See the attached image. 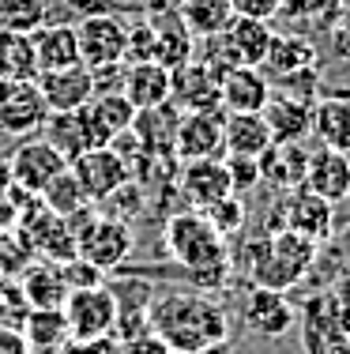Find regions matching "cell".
Masks as SVG:
<instances>
[{"mask_svg":"<svg viewBox=\"0 0 350 354\" xmlns=\"http://www.w3.org/2000/svg\"><path fill=\"white\" fill-rule=\"evenodd\" d=\"M68 166H72V174H76V181L83 189V196H87L90 204H106V200H110L124 181H132L128 158H124L113 143L83 151V155L72 158Z\"/></svg>","mask_w":350,"mask_h":354,"instance_id":"7","label":"cell"},{"mask_svg":"<svg viewBox=\"0 0 350 354\" xmlns=\"http://www.w3.org/2000/svg\"><path fill=\"white\" fill-rule=\"evenodd\" d=\"M0 354H30L19 328H0Z\"/></svg>","mask_w":350,"mask_h":354,"instance_id":"50","label":"cell"},{"mask_svg":"<svg viewBox=\"0 0 350 354\" xmlns=\"http://www.w3.org/2000/svg\"><path fill=\"white\" fill-rule=\"evenodd\" d=\"M226 170H230V181H233V192H253L260 185V162L256 158H245V155H226Z\"/></svg>","mask_w":350,"mask_h":354,"instance_id":"45","label":"cell"},{"mask_svg":"<svg viewBox=\"0 0 350 354\" xmlns=\"http://www.w3.org/2000/svg\"><path fill=\"white\" fill-rule=\"evenodd\" d=\"M177 121H181V106L173 102H162V106H151V109H136V121H132V140L139 143L144 155H173V132H177Z\"/></svg>","mask_w":350,"mask_h":354,"instance_id":"23","label":"cell"},{"mask_svg":"<svg viewBox=\"0 0 350 354\" xmlns=\"http://www.w3.org/2000/svg\"><path fill=\"white\" fill-rule=\"evenodd\" d=\"M41 204L49 207V212H57V215H72V212H79L83 204H90L87 196H83V189H79V181H76V174H72V166L68 170H61L53 177V181L41 189Z\"/></svg>","mask_w":350,"mask_h":354,"instance_id":"37","label":"cell"},{"mask_svg":"<svg viewBox=\"0 0 350 354\" xmlns=\"http://www.w3.org/2000/svg\"><path fill=\"white\" fill-rule=\"evenodd\" d=\"M38 75V57L30 35L0 30V80H35Z\"/></svg>","mask_w":350,"mask_h":354,"instance_id":"33","label":"cell"},{"mask_svg":"<svg viewBox=\"0 0 350 354\" xmlns=\"http://www.w3.org/2000/svg\"><path fill=\"white\" fill-rule=\"evenodd\" d=\"M316 257H320V245L302 234H294L290 226H279V230H268L260 238H253L245 245V279L249 286H268V290H290L302 279H309Z\"/></svg>","mask_w":350,"mask_h":354,"instance_id":"3","label":"cell"},{"mask_svg":"<svg viewBox=\"0 0 350 354\" xmlns=\"http://www.w3.org/2000/svg\"><path fill=\"white\" fill-rule=\"evenodd\" d=\"M61 272H64L68 290H87V286H102V283H106V272H102V268H95L90 260H83V257L64 260Z\"/></svg>","mask_w":350,"mask_h":354,"instance_id":"41","label":"cell"},{"mask_svg":"<svg viewBox=\"0 0 350 354\" xmlns=\"http://www.w3.org/2000/svg\"><path fill=\"white\" fill-rule=\"evenodd\" d=\"M241 324L260 339H279L298 324V306L286 298V290L249 286L245 301H241Z\"/></svg>","mask_w":350,"mask_h":354,"instance_id":"11","label":"cell"},{"mask_svg":"<svg viewBox=\"0 0 350 354\" xmlns=\"http://www.w3.org/2000/svg\"><path fill=\"white\" fill-rule=\"evenodd\" d=\"M8 170H12V185L27 189L30 196H41V189L57 174L68 170V158L46 136H27V140L15 143V151H8Z\"/></svg>","mask_w":350,"mask_h":354,"instance_id":"9","label":"cell"},{"mask_svg":"<svg viewBox=\"0 0 350 354\" xmlns=\"http://www.w3.org/2000/svg\"><path fill=\"white\" fill-rule=\"evenodd\" d=\"M64 354H124V343L117 335H102V339H90V343H68Z\"/></svg>","mask_w":350,"mask_h":354,"instance_id":"48","label":"cell"},{"mask_svg":"<svg viewBox=\"0 0 350 354\" xmlns=\"http://www.w3.org/2000/svg\"><path fill=\"white\" fill-rule=\"evenodd\" d=\"M35 57H38V72H53V68H68L79 64V38H76V23H46L35 35Z\"/></svg>","mask_w":350,"mask_h":354,"instance_id":"29","label":"cell"},{"mask_svg":"<svg viewBox=\"0 0 350 354\" xmlns=\"http://www.w3.org/2000/svg\"><path fill=\"white\" fill-rule=\"evenodd\" d=\"M222 109H181L177 132H173V155L181 162L222 155Z\"/></svg>","mask_w":350,"mask_h":354,"instance_id":"13","label":"cell"},{"mask_svg":"<svg viewBox=\"0 0 350 354\" xmlns=\"http://www.w3.org/2000/svg\"><path fill=\"white\" fill-rule=\"evenodd\" d=\"M30 317V301L23 294L19 279H0V328H23V320Z\"/></svg>","mask_w":350,"mask_h":354,"instance_id":"39","label":"cell"},{"mask_svg":"<svg viewBox=\"0 0 350 354\" xmlns=\"http://www.w3.org/2000/svg\"><path fill=\"white\" fill-rule=\"evenodd\" d=\"M309 155L305 143H271L256 162H260V185H271L279 192H294L305 185L309 174Z\"/></svg>","mask_w":350,"mask_h":354,"instance_id":"21","label":"cell"},{"mask_svg":"<svg viewBox=\"0 0 350 354\" xmlns=\"http://www.w3.org/2000/svg\"><path fill=\"white\" fill-rule=\"evenodd\" d=\"M117 290L113 286H87V290H72L64 301V317L72 328V343H90L113 332L117 324Z\"/></svg>","mask_w":350,"mask_h":354,"instance_id":"6","label":"cell"},{"mask_svg":"<svg viewBox=\"0 0 350 354\" xmlns=\"http://www.w3.org/2000/svg\"><path fill=\"white\" fill-rule=\"evenodd\" d=\"M279 12H282V0H233V15H245V19L271 23Z\"/></svg>","mask_w":350,"mask_h":354,"instance_id":"46","label":"cell"},{"mask_svg":"<svg viewBox=\"0 0 350 354\" xmlns=\"http://www.w3.org/2000/svg\"><path fill=\"white\" fill-rule=\"evenodd\" d=\"M271 98V80L264 68H226L219 80V106L222 113H260Z\"/></svg>","mask_w":350,"mask_h":354,"instance_id":"19","label":"cell"},{"mask_svg":"<svg viewBox=\"0 0 350 354\" xmlns=\"http://www.w3.org/2000/svg\"><path fill=\"white\" fill-rule=\"evenodd\" d=\"M320 64V49L316 41L305 35V30H271V46H268V57H264V75L275 83H286L302 72H313Z\"/></svg>","mask_w":350,"mask_h":354,"instance_id":"14","label":"cell"},{"mask_svg":"<svg viewBox=\"0 0 350 354\" xmlns=\"http://www.w3.org/2000/svg\"><path fill=\"white\" fill-rule=\"evenodd\" d=\"M347 8V0H282V12L286 19L302 23V27L316 30V35H324V30L336 23V15Z\"/></svg>","mask_w":350,"mask_h":354,"instance_id":"35","label":"cell"},{"mask_svg":"<svg viewBox=\"0 0 350 354\" xmlns=\"http://www.w3.org/2000/svg\"><path fill=\"white\" fill-rule=\"evenodd\" d=\"M177 189L188 204L196 207H211L215 200H226L233 192V181H230V170H226V158L215 155V158H193V162L181 166L177 174Z\"/></svg>","mask_w":350,"mask_h":354,"instance_id":"17","label":"cell"},{"mask_svg":"<svg viewBox=\"0 0 350 354\" xmlns=\"http://www.w3.org/2000/svg\"><path fill=\"white\" fill-rule=\"evenodd\" d=\"M200 212H204V218L222 234V238L237 234L241 226H245V218H249V207H245V200H241L237 192H230L226 200H215L211 207H200Z\"/></svg>","mask_w":350,"mask_h":354,"instance_id":"38","label":"cell"},{"mask_svg":"<svg viewBox=\"0 0 350 354\" xmlns=\"http://www.w3.org/2000/svg\"><path fill=\"white\" fill-rule=\"evenodd\" d=\"M144 4H147V12H177V8H181V0H144Z\"/></svg>","mask_w":350,"mask_h":354,"instance_id":"53","label":"cell"},{"mask_svg":"<svg viewBox=\"0 0 350 354\" xmlns=\"http://www.w3.org/2000/svg\"><path fill=\"white\" fill-rule=\"evenodd\" d=\"M260 113L268 121L275 143H305L309 140L313 102H302V98H290V95H275V87H271V98Z\"/></svg>","mask_w":350,"mask_h":354,"instance_id":"27","label":"cell"},{"mask_svg":"<svg viewBox=\"0 0 350 354\" xmlns=\"http://www.w3.org/2000/svg\"><path fill=\"white\" fill-rule=\"evenodd\" d=\"M72 8H79V15H98L110 8V0H68Z\"/></svg>","mask_w":350,"mask_h":354,"instance_id":"52","label":"cell"},{"mask_svg":"<svg viewBox=\"0 0 350 354\" xmlns=\"http://www.w3.org/2000/svg\"><path fill=\"white\" fill-rule=\"evenodd\" d=\"M15 279H19L23 294H27L30 309H64V301H68V294H72L68 283H64L61 264H57V260H46V257H35Z\"/></svg>","mask_w":350,"mask_h":354,"instance_id":"24","label":"cell"},{"mask_svg":"<svg viewBox=\"0 0 350 354\" xmlns=\"http://www.w3.org/2000/svg\"><path fill=\"white\" fill-rule=\"evenodd\" d=\"M302 354H350V309L331 290L302 306Z\"/></svg>","mask_w":350,"mask_h":354,"instance_id":"5","label":"cell"},{"mask_svg":"<svg viewBox=\"0 0 350 354\" xmlns=\"http://www.w3.org/2000/svg\"><path fill=\"white\" fill-rule=\"evenodd\" d=\"M98 207H106V215H117V218H124V223H128V215L144 207V189H139L136 177H132V181H124L121 189H117L106 204H98Z\"/></svg>","mask_w":350,"mask_h":354,"instance_id":"43","label":"cell"},{"mask_svg":"<svg viewBox=\"0 0 350 354\" xmlns=\"http://www.w3.org/2000/svg\"><path fill=\"white\" fill-rule=\"evenodd\" d=\"M173 95V72L162 68L158 61H144V64H128L124 75V98L136 109H151L170 102Z\"/></svg>","mask_w":350,"mask_h":354,"instance_id":"30","label":"cell"},{"mask_svg":"<svg viewBox=\"0 0 350 354\" xmlns=\"http://www.w3.org/2000/svg\"><path fill=\"white\" fill-rule=\"evenodd\" d=\"M268 46H271V27L260 19H245V15H233L230 27L215 38H204V53L200 61L215 64V68H260L264 57H268Z\"/></svg>","mask_w":350,"mask_h":354,"instance_id":"4","label":"cell"},{"mask_svg":"<svg viewBox=\"0 0 350 354\" xmlns=\"http://www.w3.org/2000/svg\"><path fill=\"white\" fill-rule=\"evenodd\" d=\"M331 298H336L343 309H350V260H343V264H339L336 279H331Z\"/></svg>","mask_w":350,"mask_h":354,"instance_id":"49","label":"cell"},{"mask_svg":"<svg viewBox=\"0 0 350 354\" xmlns=\"http://www.w3.org/2000/svg\"><path fill=\"white\" fill-rule=\"evenodd\" d=\"M49 0H0V30H15V35H35L46 27Z\"/></svg>","mask_w":350,"mask_h":354,"instance_id":"36","label":"cell"},{"mask_svg":"<svg viewBox=\"0 0 350 354\" xmlns=\"http://www.w3.org/2000/svg\"><path fill=\"white\" fill-rule=\"evenodd\" d=\"M155 61V27L151 23H132L124 30V64Z\"/></svg>","mask_w":350,"mask_h":354,"instance_id":"40","label":"cell"},{"mask_svg":"<svg viewBox=\"0 0 350 354\" xmlns=\"http://www.w3.org/2000/svg\"><path fill=\"white\" fill-rule=\"evenodd\" d=\"M302 189L324 196L328 204H347L350 200V155L347 151H331V147L313 151Z\"/></svg>","mask_w":350,"mask_h":354,"instance_id":"22","label":"cell"},{"mask_svg":"<svg viewBox=\"0 0 350 354\" xmlns=\"http://www.w3.org/2000/svg\"><path fill=\"white\" fill-rule=\"evenodd\" d=\"M121 343H124V354H173V351L151 332V328H147V332H139V335H132V339H121Z\"/></svg>","mask_w":350,"mask_h":354,"instance_id":"47","label":"cell"},{"mask_svg":"<svg viewBox=\"0 0 350 354\" xmlns=\"http://www.w3.org/2000/svg\"><path fill=\"white\" fill-rule=\"evenodd\" d=\"M309 136L320 147L347 151L350 155V95H324L313 102Z\"/></svg>","mask_w":350,"mask_h":354,"instance_id":"25","label":"cell"},{"mask_svg":"<svg viewBox=\"0 0 350 354\" xmlns=\"http://www.w3.org/2000/svg\"><path fill=\"white\" fill-rule=\"evenodd\" d=\"M23 339H27L30 354H64L72 343V328L64 309H30V317L23 320Z\"/></svg>","mask_w":350,"mask_h":354,"instance_id":"31","label":"cell"},{"mask_svg":"<svg viewBox=\"0 0 350 354\" xmlns=\"http://www.w3.org/2000/svg\"><path fill=\"white\" fill-rule=\"evenodd\" d=\"M0 279H4V275H0Z\"/></svg>","mask_w":350,"mask_h":354,"instance_id":"56","label":"cell"},{"mask_svg":"<svg viewBox=\"0 0 350 354\" xmlns=\"http://www.w3.org/2000/svg\"><path fill=\"white\" fill-rule=\"evenodd\" d=\"M147 328L173 354H200L230 339L226 309L200 290H166L147 301Z\"/></svg>","mask_w":350,"mask_h":354,"instance_id":"1","label":"cell"},{"mask_svg":"<svg viewBox=\"0 0 350 354\" xmlns=\"http://www.w3.org/2000/svg\"><path fill=\"white\" fill-rule=\"evenodd\" d=\"M49 117L35 80H0V132L12 140L38 136Z\"/></svg>","mask_w":350,"mask_h":354,"instance_id":"8","label":"cell"},{"mask_svg":"<svg viewBox=\"0 0 350 354\" xmlns=\"http://www.w3.org/2000/svg\"><path fill=\"white\" fill-rule=\"evenodd\" d=\"M15 215H19V212H15V204L4 196V200H0V238H4V234L15 226Z\"/></svg>","mask_w":350,"mask_h":354,"instance_id":"51","label":"cell"},{"mask_svg":"<svg viewBox=\"0 0 350 354\" xmlns=\"http://www.w3.org/2000/svg\"><path fill=\"white\" fill-rule=\"evenodd\" d=\"M271 129L264 113H226L222 117V151L226 155H245L260 158L271 147Z\"/></svg>","mask_w":350,"mask_h":354,"instance_id":"28","label":"cell"},{"mask_svg":"<svg viewBox=\"0 0 350 354\" xmlns=\"http://www.w3.org/2000/svg\"><path fill=\"white\" fill-rule=\"evenodd\" d=\"M219 80H222V68L193 57L188 64H181L173 72V95L170 98L181 109H222L219 106Z\"/></svg>","mask_w":350,"mask_h":354,"instance_id":"20","label":"cell"},{"mask_svg":"<svg viewBox=\"0 0 350 354\" xmlns=\"http://www.w3.org/2000/svg\"><path fill=\"white\" fill-rule=\"evenodd\" d=\"M324 49H328V57H336V61L350 64V8L336 15V23H331L328 30H324Z\"/></svg>","mask_w":350,"mask_h":354,"instance_id":"42","label":"cell"},{"mask_svg":"<svg viewBox=\"0 0 350 354\" xmlns=\"http://www.w3.org/2000/svg\"><path fill=\"white\" fill-rule=\"evenodd\" d=\"M282 218L294 234L316 241V245H328L336 238V204H328L324 196H316L309 189H294L286 192V207H282Z\"/></svg>","mask_w":350,"mask_h":354,"instance_id":"16","label":"cell"},{"mask_svg":"<svg viewBox=\"0 0 350 354\" xmlns=\"http://www.w3.org/2000/svg\"><path fill=\"white\" fill-rule=\"evenodd\" d=\"M38 136H46L64 158H68V162H72V158H79L83 151H87V136H83L76 113H49Z\"/></svg>","mask_w":350,"mask_h":354,"instance_id":"34","label":"cell"},{"mask_svg":"<svg viewBox=\"0 0 350 354\" xmlns=\"http://www.w3.org/2000/svg\"><path fill=\"white\" fill-rule=\"evenodd\" d=\"M151 27H155V61L162 64V68L177 72L181 64H188L196 57V38H193V30L181 23L177 12H155Z\"/></svg>","mask_w":350,"mask_h":354,"instance_id":"26","label":"cell"},{"mask_svg":"<svg viewBox=\"0 0 350 354\" xmlns=\"http://www.w3.org/2000/svg\"><path fill=\"white\" fill-rule=\"evenodd\" d=\"M124 23L110 12L98 15H83L76 23V38H79V61L87 68L95 64H110V61H124Z\"/></svg>","mask_w":350,"mask_h":354,"instance_id":"15","label":"cell"},{"mask_svg":"<svg viewBox=\"0 0 350 354\" xmlns=\"http://www.w3.org/2000/svg\"><path fill=\"white\" fill-rule=\"evenodd\" d=\"M136 249V234H132V223L117 215H98L87 230L79 234V257L90 260L102 272H117L124 260Z\"/></svg>","mask_w":350,"mask_h":354,"instance_id":"10","label":"cell"},{"mask_svg":"<svg viewBox=\"0 0 350 354\" xmlns=\"http://www.w3.org/2000/svg\"><path fill=\"white\" fill-rule=\"evenodd\" d=\"M8 189H12V170H8V155H0V200L8 196Z\"/></svg>","mask_w":350,"mask_h":354,"instance_id":"54","label":"cell"},{"mask_svg":"<svg viewBox=\"0 0 350 354\" xmlns=\"http://www.w3.org/2000/svg\"><path fill=\"white\" fill-rule=\"evenodd\" d=\"M41 98H46L49 113H76L79 106H87L95 98V83H90L87 64H68V68H53V72H38L35 75Z\"/></svg>","mask_w":350,"mask_h":354,"instance_id":"18","label":"cell"},{"mask_svg":"<svg viewBox=\"0 0 350 354\" xmlns=\"http://www.w3.org/2000/svg\"><path fill=\"white\" fill-rule=\"evenodd\" d=\"M166 252L196 279V286H226L233 272V257L226 249V238L204 218V212H173L162 226Z\"/></svg>","mask_w":350,"mask_h":354,"instance_id":"2","label":"cell"},{"mask_svg":"<svg viewBox=\"0 0 350 354\" xmlns=\"http://www.w3.org/2000/svg\"><path fill=\"white\" fill-rule=\"evenodd\" d=\"M124 75H128V64H124V61L95 64V68H90L95 95H124Z\"/></svg>","mask_w":350,"mask_h":354,"instance_id":"44","label":"cell"},{"mask_svg":"<svg viewBox=\"0 0 350 354\" xmlns=\"http://www.w3.org/2000/svg\"><path fill=\"white\" fill-rule=\"evenodd\" d=\"M76 117H79V129L87 136V151H90V147H106L117 136H124L132 129V121H136V106L124 95H95L87 106L76 109Z\"/></svg>","mask_w":350,"mask_h":354,"instance_id":"12","label":"cell"},{"mask_svg":"<svg viewBox=\"0 0 350 354\" xmlns=\"http://www.w3.org/2000/svg\"><path fill=\"white\" fill-rule=\"evenodd\" d=\"M200 354H226V343H219V347H207V351H200Z\"/></svg>","mask_w":350,"mask_h":354,"instance_id":"55","label":"cell"},{"mask_svg":"<svg viewBox=\"0 0 350 354\" xmlns=\"http://www.w3.org/2000/svg\"><path fill=\"white\" fill-rule=\"evenodd\" d=\"M177 15H181V23L193 30V38L204 41V38H215L230 27L233 0H181Z\"/></svg>","mask_w":350,"mask_h":354,"instance_id":"32","label":"cell"}]
</instances>
